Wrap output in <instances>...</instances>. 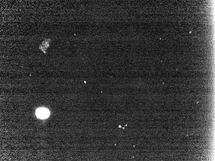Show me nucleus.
Segmentation results:
<instances>
[{
  "label": "nucleus",
  "mask_w": 215,
  "mask_h": 161,
  "mask_svg": "<svg viewBox=\"0 0 215 161\" xmlns=\"http://www.w3.org/2000/svg\"><path fill=\"white\" fill-rule=\"evenodd\" d=\"M36 115L39 118L45 119L48 117L49 115V112L47 109L40 108L37 110Z\"/></svg>",
  "instance_id": "nucleus-1"
}]
</instances>
